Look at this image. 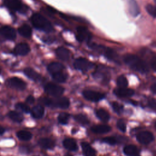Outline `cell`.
I'll use <instances>...</instances> for the list:
<instances>
[{
    "instance_id": "5b68a950",
    "label": "cell",
    "mask_w": 156,
    "mask_h": 156,
    "mask_svg": "<svg viewBox=\"0 0 156 156\" xmlns=\"http://www.w3.org/2000/svg\"><path fill=\"white\" fill-rule=\"evenodd\" d=\"M94 65L84 58H78L74 62V66L76 69L82 71H87L90 69Z\"/></svg>"
},
{
    "instance_id": "f546056e",
    "label": "cell",
    "mask_w": 156,
    "mask_h": 156,
    "mask_svg": "<svg viewBox=\"0 0 156 156\" xmlns=\"http://www.w3.org/2000/svg\"><path fill=\"white\" fill-rule=\"evenodd\" d=\"M74 118L76 121H77L79 123L82 125H86L89 123V120L88 118L85 115H83L82 114L76 115L74 116Z\"/></svg>"
},
{
    "instance_id": "ba28073f",
    "label": "cell",
    "mask_w": 156,
    "mask_h": 156,
    "mask_svg": "<svg viewBox=\"0 0 156 156\" xmlns=\"http://www.w3.org/2000/svg\"><path fill=\"white\" fill-rule=\"evenodd\" d=\"M83 95L87 100L93 102L99 101L105 97L104 93L93 90H85L83 92Z\"/></svg>"
},
{
    "instance_id": "ab89813d",
    "label": "cell",
    "mask_w": 156,
    "mask_h": 156,
    "mask_svg": "<svg viewBox=\"0 0 156 156\" xmlns=\"http://www.w3.org/2000/svg\"><path fill=\"white\" fill-rule=\"evenodd\" d=\"M151 66L152 68L154 70L156 71V57H154L151 60Z\"/></svg>"
},
{
    "instance_id": "1f68e13d",
    "label": "cell",
    "mask_w": 156,
    "mask_h": 156,
    "mask_svg": "<svg viewBox=\"0 0 156 156\" xmlns=\"http://www.w3.org/2000/svg\"><path fill=\"white\" fill-rule=\"evenodd\" d=\"M15 108L18 110H20L21 111H22L23 112H24V113H29L30 112V109L29 108V107L24 104V103H22V102H18L17 103L16 105H15Z\"/></svg>"
},
{
    "instance_id": "8fae6325",
    "label": "cell",
    "mask_w": 156,
    "mask_h": 156,
    "mask_svg": "<svg viewBox=\"0 0 156 156\" xmlns=\"http://www.w3.org/2000/svg\"><path fill=\"white\" fill-rule=\"evenodd\" d=\"M136 139L140 143L147 144L153 141L154 136L150 132L143 131L137 134Z\"/></svg>"
},
{
    "instance_id": "30bf717a",
    "label": "cell",
    "mask_w": 156,
    "mask_h": 156,
    "mask_svg": "<svg viewBox=\"0 0 156 156\" xmlns=\"http://www.w3.org/2000/svg\"><path fill=\"white\" fill-rule=\"evenodd\" d=\"M69 106V101L65 97L58 98L55 99H52L51 101L50 107H58L61 108H66Z\"/></svg>"
},
{
    "instance_id": "f1b7e54d",
    "label": "cell",
    "mask_w": 156,
    "mask_h": 156,
    "mask_svg": "<svg viewBox=\"0 0 156 156\" xmlns=\"http://www.w3.org/2000/svg\"><path fill=\"white\" fill-rule=\"evenodd\" d=\"M52 77L54 80L58 82H64L66 80L67 76L65 73H63L62 71L52 75Z\"/></svg>"
},
{
    "instance_id": "8992f818",
    "label": "cell",
    "mask_w": 156,
    "mask_h": 156,
    "mask_svg": "<svg viewBox=\"0 0 156 156\" xmlns=\"http://www.w3.org/2000/svg\"><path fill=\"white\" fill-rule=\"evenodd\" d=\"M6 83L9 87L19 90H24L26 88L27 85L26 83L21 79L16 77H13L8 79L6 81Z\"/></svg>"
},
{
    "instance_id": "7a4b0ae2",
    "label": "cell",
    "mask_w": 156,
    "mask_h": 156,
    "mask_svg": "<svg viewBox=\"0 0 156 156\" xmlns=\"http://www.w3.org/2000/svg\"><path fill=\"white\" fill-rule=\"evenodd\" d=\"M30 20L33 26L37 29L46 32H50L53 30V27L50 21L39 13H34Z\"/></svg>"
},
{
    "instance_id": "9a60e30c",
    "label": "cell",
    "mask_w": 156,
    "mask_h": 156,
    "mask_svg": "<svg viewBox=\"0 0 156 156\" xmlns=\"http://www.w3.org/2000/svg\"><path fill=\"white\" fill-rule=\"evenodd\" d=\"M129 11L132 16H137L140 11L139 6L135 0H126Z\"/></svg>"
},
{
    "instance_id": "d6986e66",
    "label": "cell",
    "mask_w": 156,
    "mask_h": 156,
    "mask_svg": "<svg viewBox=\"0 0 156 156\" xmlns=\"http://www.w3.org/2000/svg\"><path fill=\"white\" fill-rule=\"evenodd\" d=\"M32 116L35 119L42 118L44 114V108L41 105H35L30 111Z\"/></svg>"
},
{
    "instance_id": "4dcf8cb0",
    "label": "cell",
    "mask_w": 156,
    "mask_h": 156,
    "mask_svg": "<svg viewBox=\"0 0 156 156\" xmlns=\"http://www.w3.org/2000/svg\"><path fill=\"white\" fill-rule=\"evenodd\" d=\"M69 118V115L67 113H61L58 116V121L62 124H66Z\"/></svg>"
},
{
    "instance_id": "83f0119b",
    "label": "cell",
    "mask_w": 156,
    "mask_h": 156,
    "mask_svg": "<svg viewBox=\"0 0 156 156\" xmlns=\"http://www.w3.org/2000/svg\"><path fill=\"white\" fill-rule=\"evenodd\" d=\"M17 137L22 141H29L31 139L32 135L30 132L26 130H20L16 133Z\"/></svg>"
},
{
    "instance_id": "d6a6232c",
    "label": "cell",
    "mask_w": 156,
    "mask_h": 156,
    "mask_svg": "<svg viewBox=\"0 0 156 156\" xmlns=\"http://www.w3.org/2000/svg\"><path fill=\"white\" fill-rule=\"evenodd\" d=\"M116 82H117V85L120 88L126 87L128 85L127 80L126 77H124V76H121L118 77Z\"/></svg>"
},
{
    "instance_id": "603a6c76",
    "label": "cell",
    "mask_w": 156,
    "mask_h": 156,
    "mask_svg": "<svg viewBox=\"0 0 156 156\" xmlns=\"http://www.w3.org/2000/svg\"><path fill=\"white\" fill-rule=\"evenodd\" d=\"M124 153L128 156H136L138 155V148L134 145H127L124 147Z\"/></svg>"
},
{
    "instance_id": "d590c367",
    "label": "cell",
    "mask_w": 156,
    "mask_h": 156,
    "mask_svg": "<svg viewBox=\"0 0 156 156\" xmlns=\"http://www.w3.org/2000/svg\"><path fill=\"white\" fill-rule=\"evenodd\" d=\"M112 106L114 112L118 114L121 113L123 111V107L116 102H113L112 103Z\"/></svg>"
},
{
    "instance_id": "ffe728a7",
    "label": "cell",
    "mask_w": 156,
    "mask_h": 156,
    "mask_svg": "<svg viewBox=\"0 0 156 156\" xmlns=\"http://www.w3.org/2000/svg\"><path fill=\"white\" fill-rule=\"evenodd\" d=\"M63 69V65L58 62H52L48 66V71L51 75L58 72H61Z\"/></svg>"
},
{
    "instance_id": "d4e9b609",
    "label": "cell",
    "mask_w": 156,
    "mask_h": 156,
    "mask_svg": "<svg viewBox=\"0 0 156 156\" xmlns=\"http://www.w3.org/2000/svg\"><path fill=\"white\" fill-rule=\"evenodd\" d=\"M18 32L21 35L25 38H29L32 34L31 28L26 24L20 27L18 29Z\"/></svg>"
},
{
    "instance_id": "74e56055",
    "label": "cell",
    "mask_w": 156,
    "mask_h": 156,
    "mask_svg": "<svg viewBox=\"0 0 156 156\" xmlns=\"http://www.w3.org/2000/svg\"><path fill=\"white\" fill-rule=\"evenodd\" d=\"M148 106L153 109L156 110V99H151L148 101Z\"/></svg>"
},
{
    "instance_id": "6da1fadb",
    "label": "cell",
    "mask_w": 156,
    "mask_h": 156,
    "mask_svg": "<svg viewBox=\"0 0 156 156\" xmlns=\"http://www.w3.org/2000/svg\"><path fill=\"white\" fill-rule=\"evenodd\" d=\"M124 61L134 71L141 73H145L148 71V66L146 62L135 55H126L124 57Z\"/></svg>"
},
{
    "instance_id": "5bb4252c",
    "label": "cell",
    "mask_w": 156,
    "mask_h": 156,
    "mask_svg": "<svg viewBox=\"0 0 156 156\" xmlns=\"http://www.w3.org/2000/svg\"><path fill=\"white\" fill-rule=\"evenodd\" d=\"M30 51V47L27 43H21L18 44L14 48V53L18 55H25Z\"/></svg>"
},
{
    "instance_id": "836d02e7",
    "label": "cell",
    "mask_w": 156,
    "mask_h": 156,
    "mask_svg": "<svg viewBox=\"0 0 156 156\" xmlns=\"http://www.w3.org/2000/svg\"><path fill=\"white\" fill-rule=\"evenodd\" d=\"M103 141L109 144H115L120 141L119 138L116 136H107L103 138Z\"/></svg>"
},
{
    "instance_id": "e575fe53",
    "label": "cell",
    "mask_w": 156,
    "mask_h": 156,
    "mask_svg": "<svg viewBox=\"0 0 156 156\" xmlns=\"http://www.w3.org/2000/svg\"><path fill=\"white\" fill-rule=\"evenodd\" d=\"M146 9L150 15L153 17H156V6L149 4L146 7Z\"/></svg>"
},
{
    "instance_id": "2e32d148",
    "label": "cell",
    "mask_w": 156,
    "mask_h": 156,
    "mask_svg": "<svg viewBox=\"0 0 156 156\" xmlns=\"http://www.w3.org/2000/svg\"><path fill=\"white\" fill-rule=\"evenodd\" d=\"M24 73L28 78L35 82H40L41 80V76L31 68H26L24 69Z\"/></svg>"
},
{
    "instance_id": "e0dca14e",
    "label": "cell",
    "mask_w": 156,
    "mask_h": 156,
    "mask_svg": "<svg viewBox=\"0 0 156 156\" xmlns=\"http://www.w3.org/2000/svg\"><path fill=\"white\" fill-rule=\"evenodd\" d=\"M38 143L41 148L44 149H52L55 144V141L49 138H42L38 140Z\"/></svg>"
},
{
    "instance_id": "ee69618b",
    "label": "cell",
    "mask_w": 156,
    "mask_h": 156,
    "mask_svg": "<svg viewBox=\"0 0 156 156\" xmlns=\"http://www.w3.org/2000/svg\"><path fill=\"white\" fill-rule=\"evenodd\" d=\"M68 156H69V155H68Z\"/></svg>"
},
{
    "instance_id": "484cf974",
    "label": "cell",
    "mask_w": 156,
    "mask_h": 156,
    "mask_svg": "<svg viewBox=\"0 0 156 156\" xmlns=\"http://www.w3.org/2000/svg\"><path fill=\"white\" fill-rule=\"evenodd\" d=\"M7 115L10 119L16 122H21L24 119L23 116L16 111H10L8 113Z\"/></svg>"
},
{
    "instance_id": "52a82bcc",
    "label": "cell",
    "mask_w": 156,
    "mask_h": 156,
    "mask_svg": "<svg viewBox=\"0 0 156 156\" xmlns=\"http://www.w3.org/2000/svg\"><path fill=\"white\" fill-rule=\"evenodd\" d=\"M4 2L10 9L20 12H24L26 10V6L18 0H4Z\"/></svg>"
},
{
    "instance_id": "b9f144b4",
    "label": "cell",
    "mask_w": 156,
    "mask_h": 156,
    "mask_svg": "<svg viewBox=\"0 0 156 156\" xmlns=\"http://www.w3.org/2000/svg\"><path fill=\"white\" fill-rule=\"evenodd\" d=\"M4 132H5V129L1 126H0V135H2Z\"/></svg>"
},
{
    "instance_id": "7c38bea8",
    "label": "cell",
    "mask_w": 156,
    "mask_h": 156,
    "mask_svg": "<svg viewBox=\"0 0 156 156\" xmlns=\"http://www.w3.org/2000/svg\"><path fill=\"white\" fill-rule=\"evenodd\" d=\"M0 34L5 38L9 40H13L16 38V32L15 29L8 26H2L0 28Z\"/></svg>"
},
{
    "instance_id": "44dd1931",
    "label": "cell",
    "mask_w": 156,
    "mask_h": 156,
    "mask_svg": "<svg viewBox=\"0 0 156 156\" xmlns=\"http://www.w3.org/2000/svg\"><path fill=\"white\" fill-rule=\"evenodd\" d=\"M82 151L85 156H96V151L87 143L82 142L81 144Z\"/></svg>"
},
{
    "instance_id": "f35d334b",
    "label": "cell",
    "mask_w": 156,
    "mask_h": 156,
    "mask_svg": "<svg viewBox=\"0 0 156 156\" xmlns=\"http://www.w3.org/2000/svg\"><path fill=\"white\" fill-rule=\"evenodd\" d=\"M26 101L27 103H28V104H34V102H35V99H34V98L32 96L29 95V96H28L27 98H26Z\"/></svg>"
},
{
    "instance_id": "3957f363",
    "label": "cell",
    "mask_w": 156,
    "mask_h": 156,
    "mask_svg": "<svg viewBox=\"0 0 156 156\" xmlns=\"http://www.w3.org/2000/svg\"><path fill=\"white\" fill-rule=\"evenodd\" d=\"M90 47L95 50L96 51L104 55L108 59L114 61V62H118V55L111 48H107L105 46L99 45L95 43H92L90 45Z\"/></svg>"
},
{
    "instance_id": "cb8c5ba5",
    "label": "cell",
    "mask_w": 156,
    "mask_h": 156,
    "mask_svg": "<svg viewBox=\"0 0 156 156\" xmlns=\"http://www.w3.org/2000/svg\"><path fill=\"white\" fill-rule=\"evenodd\" d=\"M64 147L69 151H76L77 149V146L76 141L72 138H66L63 142Z\"/></svg>"
},
{
    "instance_id": "7bdbcfd3",
    "label": "cell",
    "mask_w": 156,
    "mask_h": 156,
    "mask_svg": "<svg viewBox=\"0 0 156 156\" xmlns=\"http://www.w3.org/2000/svg\"><path fill=\"white\" fill-rule=\"evenodd\" d=\"M155 126H156V123H155Z\"/></svg>"
},
{
    "instance_id": "4316f807",
    "label": "cell",
    "mask_w": 156,
    "mask_h": 156,
    "mask_svg": "<svg viewBox=\"0 0 156 156\" xmlns=\"http://www.w3.org/2000/svg\"><path fill=\"white\" fill-rule=\"evenodd\" d=\"M96 115L97 117L104 122H107L110 118L108 113L104 109H98L96 111Z\"/></svg>"
},
{
    "instance_id": "ac0fdd59",
    "label": "cell",
    "mask_w": 156,
    "mask_h": 156,
    "mask_svg": "<svg viewBox=\"0 0 156 156\" xmlns=\"http://www.w3.org/2000/svg\"><path fill=\"white\" fill-rule=\"evenodd\" d=\"M57 57L63 61H66L70 57V52L68 49L64 47H58L55 51Z\"/></svg>"
},
{
    "instance_id": "7402d4cb",
    "label": "cell",
    "mask_w": 156,
    "mask_h": 156,
    "mask_svg": "<svg viewBox=\"0 0 156 156\" xmlns=\"http://www.w3.org/2000/svg\"><path fill=\"white\" fill-rule=\"evenodd\" d=\"M91 129L95 133H105L110 131L111 127L107 125H97L93 126Z\"/></svg>"
},
{
    "instance_id": "9c48e42d",
    "label": "cell",
    "mask_w": 156,
    "mask_h": 156,
    "mask_svg": "<svg viewBox=\"0 0 156 156\" xmlns=\"http://www.w3.org/2000/svg\"><path fill=\"white\" fill-rule=\"evenodd\" d=\"M77 39L80 41H89L91 38L90 32L83 26H79L77 27Z\"/></svg>"
},
{
    "instance_id": "8d00e7d4",
    "label": "cell",
    "mask_w": 156,
    "mask_h": 156,
    "mask_svg": "<svg viewBox=\"0 0 156 156\" xmlns=\"http://www.w3.org/2000/svg\"><path fill=\"white\" fill-rule=\"evenodd\" d=\"M117 127L119 129V130H120L121 132H126V125L122 120H121V119L118 120V121L117 122Z\"/></svg>"
},
{
    "instance_id": "60d3db41",
    "label": "cell",
    "mask_w": 156,
    "mask_h": 156,
    "mask_svg": "<svg viewBox=\"0 0 156 156\" xmlns=\"http://www.w3.org/2000/svg\"><path fill=\"white\" fill-rule=\"evenodd\" d=\"M151 90L153 93H156V83L152 85V86L151 87Z\"/></svg>"
},
{
    "instance_id": "4fadbf2b",
    "label": "cell",
    "mask_w": 156,
    "mask_h": 156,
    "mask_svg": "<svg viewBox=\"0 0 156 156\" xmlns=\"http://www.w3.org/2000/svg\"><path fill=\"white\" fill-rule=\"evenodd\" d=\"M115 94L119 98H128L132 96L134 94V91L130 88H118L114 90Z\"/></svg>"
},
{
    "instance_id": "277c9868",
    "label": "cell",
    "mask_w": 156,
    "mask_h": 156,
    "mask_svg": "<svg viewBox=\"0 0 156 156\" xmlns=\"http://www.w3.org/2000/svg\"><path fill=\"white\" fill-rule=\"evenodd\" d=\"M44 91L51 96L58 97L63 94L64 92V88L55 83H48L44 86Z\"/></svg>"
}]
</instances>
